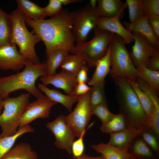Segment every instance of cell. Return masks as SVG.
<instances>
[{"instance_id": "1", "label": "cell", "mask_w": 159, "mask_h": 159, "mask_svg": "<svg viewBox=\"0 0 159 159\" xmlns=\"http://www.w3.org/2000/svg\"><path fill=\"white\" fill-rule=\"evenodd\" d=\"M26 22L44 42L46 54L58 49L71 53L75 45L72 33L71 12L62 9L57 15L49 19L26 20Z\"/></svg>"}, {"instance_id": "2", "label": "cell", "mask_w": 159, "mask_h": 159, "mask_svg": "<svg viewBox=\"0 0 159 159\" xmlns=\"http://www.w3.org/2000/svg\"><path fill=\"white\" fill-rule=\"evenodd\" d=\"M21 71L5 77H0V97L4 100L9 94L19 90H25L37 98L43 94L35 85L37 80L46 75L45 62L34 64L27 62Z\"/></svg>"}, {"instance_id": "3", "label": "cell", "mask_w": 159, "mask_h": 159, "mask_svg": "<svg viewBox=\"0 0 159 159\" xmlns=\"http://www.w3.org/2000/svg\"><path fill=\"white\" fill-rule=\"evenodd\" d=\"M112 78L115 85L120 112L130 122V126L143 128L147 125L148 119L127 79L119 76Z\"/></svg>"}, {"instance_id": "4", "label": "cell", "mask_w": 159, "mask_h": 159, "mask_svg": "<svg viewBox=\"0 0 159 159\" xmlns=\"http://www.w3.org/2000/svg\"><path fill=\"white\" fill-rule=\"evenodd\" d=\"M9 15L12 27L11 44L18 46L19 52L28 61L34 64L40 63L35 47L40 39L33 31H29L25 19L16 9Z\"/></svg>"}, {"instance_id": "5", "label": "cell", "mask_w": 159, "mask_h": 159, "mask_svg": "<svg viewBox=\"0 0 159 159\" xmlns=\"http://www.w3.org/2000/svg\"><path fill=\"white\" fill-rule=\"evenodd\" d=\"M126 44L122 38L114 34L109 45L111 61L109 73L111 77L119 76L136 80L138 77V70Z\"/></svg>"}, {"instance_id": "6", "label": "cell", "mask_w": 159, "mask_h": 159, "mask_svg": "<svg viewBox=\"0 0 159 159\" xmlns=\"http://www.w3.org/2000/svg\"><path fill=\"white\" fill-rule=\"evenodd\" d=\"M30 94L22 93L18 96L3 100V111L0 115V136L15 134L19 126L21 117L28 104Z\"/></svg>"}, {"instance_id": "7", "label": "cell", "mask_w": 159, "mask_h": 159, "mask_svg": "<svg viewBox=\"0 0 159 159\" xmlns=\"http://www.w3.org/2000/svg\"><path fill=\"white\" fill-rule=\"evenodd\" d=\"M94 35L88 42L75 46L71 53L80 55L89 67H95L97 62L107 53L114 34L100 29H94Z\"/></svg>"}, {"instance_id": "8", "label": "cell", "mask_w": 159, "mask_h": 159, "mask_svg": "<svg viewBox=\"0 0 159 159\" xmlns=\"http://www.w3.org/2000/svg\"><path fill=\"white\" fill-rule=\"evenodd\" d=\"M72 33L76 43V45L86 42L90 32L96 27L99 17L95 10L89 4L71 12Z\"/></svg>"}, {"instance_id": "9", "label": "cell", "mask_w": 159, "mask_h": 159, "mask_svg": "<svg viewBox=\"0 0 159 159\" xmlns=\"http://www.w3.org/2000/svg\"><path fill=\"white\" fill-rule=\"evenodd\" d=\"M89 91L80 96L77 103L70 113L65 116V120L76 137H79L86 129L92 115L89 102Z\"/></svg>"}, {"instance_id": "10", "label": "cell", "mask_w": 159, "mask_h": 159, "mask_svg": "<svg viewBox=\"0 0 159 159\" xmlns=\"http://www.w3.org/2000/svg\"><path fill=\"white\" fill-rule=\"evenodd\" d=\"M46 126L54 137L55 146L72 154L71 146L76 136L67 122L65 116L59 115L53 121L47 123Z\"/></svg>"}, {"instance_id": "11", "label": "cell", "mask_w": 159, "mask_h": 159, "mask_svg": "<svg viewBox=\"0 0 159 159\" xmlns=\"http://www.w3.org/2000/svg\"><path fill=\"white\" fill-rule=\"evenodd\" d=\"M132 33L134 43L130 53L132 60L137 69L146 67L150 58L159 55V51L141 34L136 32Z\"/></svg>"}, {"instance_id": "12", "label": "cell", "mask_w": 159, "mask_h": 159, "mask_svg": "<svg viewBox=\"0 0 159 159\" xmlns=\"http://www.w3.org/2000/svg\"><path fill=\"white\" fill-rule=\"evenodd\" d=\"M56 104L43 94L29 102L21 117L19 128L29 125L36 119L49 118L51 108Z\"/></svg>"}, {"instance_id": "13", "label": "cell", "mask_w": 159, "mask_h": 159, "mask_svg": "<svg viewBox=\"0 0 159 159\" xmlns=\"http://www.w3.org/2000/svg\"><path fill=\"white\" fill-rule=\"evenodd\" d=\"M28 61L18 51L16 45L10 44L0 46V69L18 71Z\"/></svg>"}, {"instance_id": "14", "label": "cell", "mask_w": 159, "mask_h": 159, "mask_svg": "<svg viewBox=\"0 0 159 159\" xmlns=\"http://www.w3.org/2000/svg\"><path fill=\"white\" fill-rule=\"evenodd\" d=\"M39 80L42 84L52 85L63 90L68 95H72L73 89L77 84L75 77L63 70L58 73L43 76Z\"/></svg>"}, {"instance_id": "15", "label": "cell", "mask_w": 159, "mask_h": 159, "mask_svg": "<svg viewBox=\"0 0 159 159\" xmlns=\"http://www.w3.org/2000/svg\"><path fill=\"white\" fill-rule=\"evenodd\" d=\"M120 19L119 16L112 18L99 17L96 26L119 36L123 39L126 44H130L134 41L133 34L121 23Z\"/></svg>"}, {"instance_id": "16", "label": "cell", "mask_w": 159, "mask_h": 159, "mask_svg": "<svg viewBox=\"0 0 159 159\" xmlns=\"http://www.w3.org/2000/svg\"><path fill=\"white\" fill-rule=\"evenodd\" d=\"M124 24L125 28L129 31L141 34L155 49L159 51V39L150 25L147 17L143 16L135 22H125Z\"/></svg>"}, {"instance_id": "17", "label": "cell", "mask_w": 159, "mask_h": 159, "mask_svg": "<svg viewBox=\"0 0 159 159\" xmlns=\"http://www.w3.org/2000/svg\"><path fill=\"white\" fill-rule=\"evenodd\" d=\"M127 7L126 3L120 0H98L95 11L99 17L120 18Z\"/></svg>"}, {"instance_id": "18", "label": "cell", "mask_w": 159, "mask_h": 159, "mask_svg": "<svg viewBox=\"0 0 159 159\" xmlns=\"http://www.w3.org/2000/svg\"><path fill=\"white\" fill-rule=\"evenodd\" d=\"M142 130L143 128L129 125L124 130L110 134L108 143L119 148L128 149L131 142Z\"/></svg>"}, {"instance_id": "19", "label": "cell", "mask_w": 159, "mask_h": 159, "mask_svg": "<svg viewBox=\"0 0 159 159\" xmlns=\"http://www.w3.org/2000/svg\"><path fill=\"white\" fill-rule=\"evenodd\" d=\"M37 88L51 101L64 106L70 112L73 105L77 102L80 97L64 95L54 89H50L42 83H38Z\"/></svg>"}, {"instance_id": "20", "label": "cell", "mask_w": 159, "mask_h": 159, "mask_svg": "<svg viewBox=\"0 0 159 159\" xmlns=\"http://www.w3.org/2000/svg\"><path fill=\"white\" fill-rule=\"evenodd\" d=\"M16 9L26 20H39L46 17L44 8L28 0H16Z\"/></svg>"}, {"instance_id": "21", "label": "cell", "mask_w": 159, "mask_h": 159, "mask_svg": "<svg viewBox=\"0 0 159 159\" xmlns=\"http://www.w3.org/2000/svg\"><path fill=\"white\" fill-rule=\"evenodd\" d=\"M92 148L101 155L104 159H128L130 154L127 148H120L109 143H100L91 145Z\"/></svg>"}, {"instance_id": "22", "label": "cell", "mask_w": 159, "mask_h": 159, "mask_svg": "<svg viewBox=\"0 0 159 159\" xmlns=\"http://www.w3.org/2000/svg\"><path fill=\"white\" fill-rule=\"evenodd\" d=\"M37 153L27 143H21L14 146L1 159H38Z\"/></svg>"}, {"instance_id": "23", "label": "cell", "mask_w": 159, "mask_h": 159, "mask_svg": "<svg viewBox=\"0 0 159 159\" xmlns=\"http://www.w3.org/2000/svg\"><path fill=\"white\" fill-rule=\"evenodd\" d=\"M95 67V71L87 83L89 86H92L99 82L104 80L109 73L111 67L109 46L106 54L97 62Z\"/></svg>"}, {"instance_id": "24", "label": "cell", "mask_w": 159, "mask_h": 159, "mask_svg": "<svg viewBox=\"0 0 159 159\" xmlns=\"http://www.w3.org/2000/svg\"><path fill=\"white\" fill-rule=\"evenodd\" d=\"M66 50L58 49L47 54V60L45 62L46 75H50L56 73L57 69L60 67L63 61L69 54Z\"/></svg>"}, {"instance_id": "25", "label": "cell", "mask_w": 159, "mask_h": 159, "mask_svg": "<svg viewBox=\"0 0 159 159\" xmlns=\"http://www.w3.org/2000/svg\"><path fill=\"white\" fill-rule=\"evenodd\" d=\"M34 132V129L28 125L19 128L16 132L13 135L0 136V159L14 146L16 141L19 137L26 133Z\"/></svg>"}, {"instance_id": "26", "label": "cell", "mask_w": 159, "mask_h": 159, "mask_svg": "<svg viewBox=\"0 0 159 159\" xmlns=\"http://www.w3.org/2000/svg\"><path fill=\"white\" fill-rule=\"evenodd\" d=\"M127 79L147 116L148 121L152 117L154 112V107L153 102L146 93L139 87L136 80Z\"/></svg>"}, {"instance_id": "27", "label": "cell", "mask_w": 159, "mask_h": 159, "mask_svg": "<svg viewBox=\"0 0 159 159\" xmlns=\"http://www.w3.org/2000/svg\"><path fill=\"white\" fill-rule=\"evenodd\" d=\"M85 61L79 54H68L65 58L60 67L62 70L66 71L76 77Z\"/></svg>"}, {"instance_id": "28", "label": "cell", "mask_w": 159, "mask_h": 159, "mask_svg": "<svg viewBox=\"0 0 159 159\" xmlns=\"http://www.w3.org/2000/svg\"><path fill=\"white\" fill-rule=\"evenodd\" d=\"M12 23L9 15L3 11L0 19V46L11 44Z\"/></svg>"}, {"instance_id": "29", "label": "cell", "mask_w": 159, "mask_h": 159, "mask_svg": "<svg viewBox=\"0 0 159 159\" xmlns=\"http://www.w3.org/2000/svg\"><path fill=\"white\" fill-rule=\"evenodd\" d=\"M105 81H101L92 86L89 91V102L91 108L106 102L105 91Z\"/></svg>"}, {"instance_id": "30", "label": "cell", "mask_w": 159, "mask_h": 159, "mask_svg": "<svg viewBox=\"0 0 159 159\" xmlns=\"http://www.w3.org/2000/svg\"><path fill=\"white\" fill-rule=\"evenodd\" d=\"M126 120L120 112L115 114L113 118L107 122L102 124L100 130L103 132L111 134L125 129Z\"/></svg>"}, {"instance_id": "31", "label": "cell", "mask_w": 159, "mask_h": 159, "mask_svg": "<svg viewBox=\"0 0 159 159\" xmlns=\"http://www.w3.org/2000/svg\"><path fill=\"white\" fill-rule=\"evenodd\" d=\"M137 69L138 77L143 79L158 95L159 71L152 70L146 67Z\"/></svg>"}, {"instance_id": "32", "label": "cell", "mask_w": 159, "mask_h": 159, "mask_svg": "<svg viewBox=\"0 0 159 159\" xmlns=\"http://www.w3.org/2000/svg\"><path fill=\"white\" fill-rule=\"evenodd\" d=\"M130 22H135L144 16L142 0H126Z\"/></svg>"}, {"instance_id": "33", "label": "cell", "mask_w": 159, "mask_h": 159, "mask_svg": "<svg viewBox=\"0 0 159 159\" xmlns=\"http://www.w3.org/2000/svg\"><path fill=\"white\" fill-rule=\"evenodd\" d=\"M91 111L92 115L96 116L101 121L102 124L110 121L115 115L110 110L107 102L103 103L92 108Z\"/></svg>"}, {"instance_id": "34", "label": "cell", "mask_w": 159, "mask_h": 159, "mask_svg": "<svg viewBox=\"0 0 159 159\" xmlns=\"http://www.w3.org/2000/svg\"><path fill=\"white\" fill-rule=\"evenodd\" d=\"M136 82L140 88L145 92L153 102L154 109L159 111V100L157 94L141 78L138 77Z\"/></svg>"}, {"instance_id": "35", "label": "cell", "mask_w": 159, "mask_h": 159, "mask_svg": "<svg viewBox=\"0 0 159 159\" xmlns=\"http://www.w3.org/2000/svg\"><path fill=\"white\" fill-rule=\"evenodd\" d=\"M144 16H159V0H142Z\"/></svg>"}, {"instance_id": "36", "label": "cell", "mask_w": 159, "mask_h": 159, "mask_svg": "<svg viewBox=\"0 0 159 159\" xmlns=\"http://www.w3.org/2000/svg\"><path fill=\"white\" fill-rule=\"evenodd\" d=\"M62 6L60 0H49L48 4L43 8L46 17H52L57 15L62 9Z\"/></svg>"}, {"instance_id": "37", "label": "cell", "mask_w": 159, "mask_h": 159, "mask_svg": "<svg viewBox=\"0 0 159 159\" xmlns=\"http://www.w3.org/2000/svg\"><path fill=\"white\" fill-rule=\"evenodd\" d=\"M87 129L82 133L79 138L74 140L72 144V154L74 158L80 157L84 154L85 148L83 138Z\"/></svg>"}, {"instance_id": "38", "label": "cell", "mask_w": 159, "mask_h": 159, "mask_svg": "<svg viewBox=\"0 0 159 159\" xmlns=\"http://www.w3.org/2000/svg\"><path fill=\"white\" fill-rule=\"evenodd\" d=\"M133 150L135 154L150 157L152 155L150 149L145 142L141 140H137L135 143Z\"/></svg>"}, {"instance_id": "39", "label": "cell", "mask_w": 159, "mask_h": 159, "mask_svg": "<svg viewBox=\"0 0 159 159\" xmlns=\"http://www.w3.org/2000/svg\"><path fill=\"white\" fill-rule=\"evenodd\" d=\"M157 135H159V112L154 109L151 118L148 121L147 125Z\"/></svg>"}, {"instance_id": "40", "label": "cell", "mask_w": 159, "mask_h": 159, "mask_svg": "<svg viewBox=\"0 0 159 159\" xmlns=\"http://www.w3.org/2000/svg\"><path fill=\"white\" fill-rule=\"evenodd\" d=\"M91 88L86 83H77L73 89L72 95L77 97L83 95L89 92Z\"/></svg>"}, {"instance_id": "41", "label": "cell", "mask_w": 159, "mask_h": 159, "mask_svg": "<svg viewBox=\"0 0 159 159\" xmlns=\"http://www.w3.org/2000/svg\"><path fill=\"white\" fill-rule=\"evenodd\" d=\"M88 69L89 67L87 64L82 67L75 77L77 83H88L89 80L87 75Z\"/></svg>"}, {"instance_id": "42", "label": "cell", "mask_w": 159, "mask_h": 159, "mask_svg": "<svg viewBox=\"0 0 159 159\" xmlns=\"http://www.w3.org/2000/svg\"><path fill=\"white\" fill-rule=\"evenodd\" d=\"M142 137L143 140L155 151H158L159 149L158 145L155 137L148 132H144Z\"/></svg>"}, {"instance_id": "43", "label": "cell", "mask_w": 159, "mask_h": 159, "mask_svg": "<svg viewBox=\"0 0 159 159\" xmlns=\"http://www.w3.org/2000/svg\"><path fill=\"white\" fill-rule=\"evenodd\" d=\"M147 18L150 25L159 39V16H151Z\"/></svg>"}, {"instance_id": "44", "label": "cell", "mask_w": 159, "mask_h": 159, "mask_svg": "<svg viewBox=\"0 0 159 159\" xmlns=\"http://www.w3.org/2000/svg\"><path fill=\"white\" fill-rule=\"evenodd\" d=\"M146 67L152 70L159 71V55L150 57Z\"/></svg>"}, {"instance_id": "45", "label": "cell", "mask_w": 159, "mask_h": 159, "mask_svg": "<svg viewBox=\"0 0 159 159\" xmlns=\"http://www.w3.org/2000/svg\"><path fill=\"white\" fill-rule=\"evenodd\" d=\"M74 159H104L102 155L98 156H91L84 154L81 156L74 158Z\"/></svg>"}, {"instance_id": "46", "label": "cell", "mask_w": 159, "mask_h": 159, "mask_svg": "<svg viewBox=\"0 0 159 159\" xmlns=\"http://www.w3.org/2000/svg\"><path fill=\"white\" fill-rule=\"evenodd\" d=\"M62 5H66L70 3H74L80 1L78 0H60Z\"/></svg>"}, {"instance_id": "47", "label": "cell", "mask_w": 159, "mask_h": 159, "mask_svg": "<svg viewBox=\"0 0 159 159\" xmlns=\"http://www.w3.org/2000/svg\"><path fill=\"white\" fill-rule=\"evenodd\" d=\"M97 0H91L89 4L92 9L95 10L97 6Z\"/></svg>"}, {"instance_id": "48", "label": "cell", "mask_w": 159, "mask_h": 159, "mask_svg": "<svg viewBox=\"0 0 159 159\" xmlns=\"http://www.w3.org/2000/svg\"><path fill=\"white\" fill-rule=\"evenodd\" d=\"M3 100L0 97V115L2 112L3 110Z\"/></svg>"}, {"instance_id": "49", "label": "cell", "mask_w": 159, "mask_h": 159, "mask_svg": "<svg viewBox=\"0 0 159 159\" xmlns=\"http://www.w3.org/2000/svg\"><path fill=\"white\" fill-rule=\"evenodd\" d=\"M128 159H136L135 158L134 156H133L131 155H130V154Z\"/></svg>"}, {"instance_id": "50", "label": "cell", "mask_w": 159, "mask_h": 159, "mask_svg": "<svg viewBox=\"0 0 159 159\" xmlns=\"http://www.w3.org/2000/svg\"><path fill=\"white\" fill-rule=\"evenodd\" d=\"M3 11V10H2V9H1V8L0 7V19L1 14Z\"/></svg>"}, {"instance_id": "51", "label": "cell", "mask_w": 159, "mask_h": 159, "mask_svg": "<svg viewBox=\"0 0 159 159\" xmlns=\"http://www.w3.org/2000/svg\"><path fill=\"white\" fill-rule=\"evenodd\" d=\"M50 159V158H49V159Z\"/></svg>"}]
</instances>
